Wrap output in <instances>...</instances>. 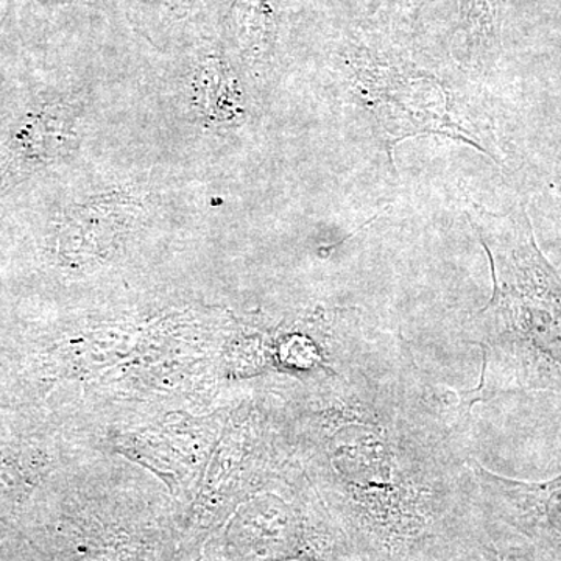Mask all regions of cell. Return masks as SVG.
Returning a JSON list of instances; mask_svg holds the SVG:
<instances>
[{"label": "cell", "instance_id": "2", "mask_svg": "<svg viewBox=\"0 0 561 561\" xmlns=\"http://www.w3.org/2000/svg\"><path fill=\"white\" fill-rule=\"evenodd\" d=\"M350 84L376 122L387 150L413 136L443 135L463 140L491 157L482 136L461 117L446 83L423 76H360Z\"/></svg>", "mask_w": 561, "mask_h": 561}, {"label": "cell", "instance_id": "1", "mask_svg": "<svg viewBox=\"0 0 561 561\" xmlns=\"http://www.w3.org/2000/svg\"><path fill=\"white\" fill-rule=\"evenodd\" d=\"M490 257L493 298L481 316L524 387L561 390V279L535 241L526 208L494 214L471 203Z\"/></svg>", "mask_w": 561, "mask_h": 561}, {"label": "cell", "instance_id": "4", "mask_svg": "<svg viewBox=\"0 0 561 561\" xmlns=\"http://www.w3.org/2000/svg\"><path fill=\"white\" fill-rule=\"evenodd\" d=\"M490 561H505V560L493 559V560H490Z\"/></svg>", "mask_w": 561, "mask_h": 561}, {"label": "cell", "instance_id": "3", "mask_svg": "<svg viewBox=\"0 0 561 561\" xmlns=\"http://www.w3.org/2000/svg\"><path fill=\"white\" fill-rule=\"evenodd\" d=\"M493 508L545 561H561V478L529 483L489 478Z\"/></svg>", "mask_w": 561, "mask_h": 561}]
</instances>
